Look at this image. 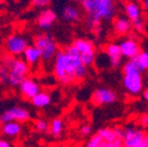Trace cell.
I'll use <instances>...</instances> for the list:
<instances>
[{
  "label": "cell",
  "instance_id": "obj_1",
  "mask_svg": "<svg viewBox=\"0 0 148 147\" xmlns=\"http://www.w3.org/2000/svg\"><path fill=\"white\" fill-rule=\"evenodd\" d=\"M81 65L80 53L72 43L63 51H58L53 59V73L61 83L71 84L76 81V71Z\"/></svg>",
  "mask_w": 148,
  "mask_h": 147
},
{
  "label": "cell",
  "instance_id": "obj_2",
  "mask_svg": "<svg viewBox=\"0 0 148 147\" xmlns=\"http://www.w3.org/2000/svg\"><path fill=\"white\" fill-rule=\"evenodd\" d=\"M82 8L86 14V25L90 30L100 26L101 21H110L115 14L114 0H84Z\"/></svg>",
  "mask_w": 148,
  "mask_h": 147
},
{
  "label": "cell",
  "instance_id": "obj_3",
  "mask_svg": "<svg viewBox=\"0 0 148 147\" xmlns=\"http://www.w3.org/2000/svg\"><path fill=\"white\" fill-rule=\"evenodd\" d=\"M3 64L6 65L9 69L8 84L10 87H20V84L28 77L30 66L24 59H16L10 55L4 58Z\"/></svg>",
  "mask_w": 148,
  "mask_h": 147
},
{
  "label": "cell",
  "instance_id": "obj_4",
  "mask_svg": "<svg viewBox=\"0 0 148 147\" xmlns=\"http://www.w3.org/2000/svg\"><path fill=\"white\" fill-rule=\"evenodd\" d=\"M123 83L127 92L131 95H139L143 90V77L142 72L135 66L131 59L123 65Z\"/></svg>",
  "mask_w": 148,
  "mask_h": 147
},
{
  "label": "cell",
  "instance_id": "obj_5",
  "mask_svg": "<svg viewBox=\"0 0 148 147\" xmlns=\"http://www.w3.org/2000/svg\"><path fill=\"white\" fill-rule=\"evenodd\" d=\"M34 44L41 52L42 61L49 62L58 53V44L51 34H38L34 38Z\"/></svg>",
  "mask_w": 148,
  "mask_h": 147
},
{
  "label": "cell",
  "instance_id": "obj_6",
  "mask_svg": "<svg viewBox=\"0 0 148 147\" xmlns=\"http://www.w3.org/2000/svg\"><path fill=\"white\" fill-rule=\"evenodd\" d=\"M28 40L26 37L20 34L9 35L5 40V49L12 56L23 55L25 49L28 47Z\"/></svg>",
  "mask_w": 148,
  "mask_h": 147
},
{
  "label": "cell",
  "instance_id": "obj_7",
  "mask_svg": "<svg viewBox=\"0 0 148 147\" xmlns=\"http://www.w3.org/2000/svg\"><path fill=\"white\" fill-rule=\"evenodd\" d=\"M31 114L29 110L23 108L21 106H14L12 108L5 110L2 114L0 115V120L3 124L9 122H26L30 120Z\"/></svg>",
  "mask_w": 148,
  "mask_h": 147
},
{
  "label": "cell",
  "instance_id": "obj_8",
  "mask_svg": "<svg viewBox=\"0 0 148 147\" xmlns=\"http://www.w3.org/2000/svg\"><path fill=\"white\" fill-rule=\"evenodd\" d=\"M117 100V95L110 89L107 87H100L97 89L92 95V103L96 106L112 104Z\"/></svg>",
  "mask_w": 148,
  "mask_h": 147
},
{
  "label": "cell",
  "instance_id": "obj_9",
  "mask_svg": "<svg viewBox=\"0 0 148 147\" xmlns=\"http://www.w3.org/2000/svg\"><path fill=\"white\" fill-rule=\"evenodd\" d=\"M146 134L142 130L137 128L125 129V137L123 139V146L125 147H139L142 144Z\"/></svg>",
  "mask_w": 148,
  "mask_h": 147
},
{
  "label": "cell",
  "instance_id": "obj_10",
  "mask_svg": "<svg viewBox=\"0 0 148 147\" xmlns=\"http://www.w3.org/2000/svg\"><path fill=\"white\" fill-rule=\"evenodd\" d=\"M56 20H57V14L53 9H42L37 16V26L40 30L46 31L53 27Z\"/></svg>",
  "mask_w": 148,
  "mask_h": 147
},
{
  "label": "cell",
  "instance_id": "obj_11",
  "mask_svg": "<svg viewBox=\"0 0 148 147\" xmlns=\"http://www.w3.org/2000/svg\"><path fill=\"white\" fill-rule=\"evenodd\" d=\"M20 93L21 95L26 98V99H32L33 97L36 96L38 93L41 92L40 85L37 83L36 80H34L33 78L27 77L23 82L20 84Z\"/></svg>",
  "mask_w": 148,
  "mask_h": 147
},
{
  "label": "cell",
  "instance_id": "obj_12",
  "mask_svg": "<svg viewBox=\"0 0 148 147\" xmlns=\"http://www.w3.org/2000/svg\"><path fill=\"white\" fill-rule=\"evenodd\" d=\"M105 53L109 59L111 67L117 68L121 64V58L123 57L121 53V48L120 45L117 43H108L104 47Z\"/></svg>",
  "mask_w": 148,
  "mask_h": 147
},
{
  "label": "cell",
  "instance_id": "obj_13",
  "mask_svg": "<svg viewBox=\"0 0 148 147\" xmlns=\"http://www.w3.org/2000/svg\"><path fill=\"white\" fill-rule=\"evenodd\" d=\"M123 56L129 59L135 58L139 53H140V47H139L138 42L133 38L125 39L119 43Z\"/></svg>",
  "mask_w": 148,
  "mask_h": 147
},
{
  "label": "cell",
  "instance_id": "obj_14",
  "mask_svg": "<svg viewBox=\"0 0 148 147\" xmlns=\"http://www.w3.org/2000/svg\"><path fill=\"white\" fill-rule=\"evenodd\" d=\"M24 60L28 63L29 66H34V65L38 64L40 60H42L41 57V52L35 44L33 45H28V47L25 49L23 54Z\"/></svg>",
  "mask_w": 148,
  "mask_h": 147
},
{
  "label": "cell",
  "instance_id": "obj_15",
  "mask_svg": "<svg viewBox=\"0 0 148 147\" xmlns=\"http://www.w3.org/2000/svg\"><path fill=\"white\" fill-rule=\"evenodd\" d=\"M133 28L132 21L127 18H116L113 22V30L117 35H125Z\"/></svg>",
  "mask_w": 148,
  "mask_h": 147
},
{
  "label": "cell",
  "instance_id": "obj_16",
  "mask_svg": "<svg viewBox=\"0 0 148 147\" xmlns=\"http://www.w3.org/2000/svg\"><path fill=\"white\" fill-rule=\"evenodd\" d=\"M62 18L68 23H76L80 20V12L74 5H66L62 9Z\"/></svg>",
  "mask_w": 148,
  "mask_h": 147
},
{
  "label": "cell",
  "instance_id": "obj_17",
  "mask_svg": "<svg viewBox=\"0 0 148 147\" xmlns=\"http://www.w3.org/2000/svg\"><path fill=\"white\" fill-rule=\"evenodd\" d=\"M31 103L36 108H44L51 103V97L49 93L40 92L31 99Z\"/></svg>",
  "mask_w": 148,
  "mask_h": 147
},
{
  "label": "cell",
  "instance_id": "obj_18",
  "mask_svg": "<svg viewBox=\"0 0 148 147\" xmlns=\"http://www.w3.org/2000/svg\"><path fill=\"white\" fill-rule=\"evenodd\" d=\"M1 132L7 137H16L22 132V126L18 122H9L3 124Z\"/></svg>",
  "mask_w": 148,
  "mask_h": 147
},
{
  "label": "cell",
  "instance_id": "obj_19",
  "mask_svg": "<svg viewBox=\"0 0 148 147\" xmlns=\"http://www.w3.org/2000/svg\"><path fill=\"white\" fill-rule=\"evenodd\" d=\"M125 12L127 19H130L131 21H135V20L141 19V8L135 2L129 1V2L125 3Z\"/></svg>",
  "mask_w": 148,
  "mask_h": 147
},
{
  "label": "cell",
  "instance_id": "obj_20",
  "mask_svg": "<svg viewBox=\"0 0 148 147\" xmlns=\"http://www.w3.org/2000/svg\"><path fill=\"white\" fill-rule=\"evenodd\" d=\"M73 44L76 46V48L79 51L80 54H86L90 53V52H96L95 51V45L90 40L84 38H77L73 41Z\"/></svg>",
  "mask_w": 148,
  "mask_h": 147
},
{
  "label": "cell",
  "instance_id": "obj_21",
  "mask_svg": "<svg viewBox=\"0 0 148 147\" xmlns=\"http://www.w3.org/2000/svg\"><path fill=\"white\" fill-rule=\"evenodd\" d=\"M134 62L135 66L143 73L148 70V52H140L135 58L131 59Z\"/></svg>",
  "mask_w": 148,
  "mask_h": 147
},
{
  "label": "cell",
  "instance_id": "obj_22",
  "mask_svg": "<svg viewBox=\"0 0 148 147\" xmlns=\"http://www.w3.org/2000/svg\"><path fill=\"white\" fill-rule=\"evenodd\" d=\"M63 129H64V124H63L62 120L60 118H55L49 124V134L55 138H60L61 135L63 133Z\"/></svg>",
  "mask_w": 148,
  "mask_h": 147
},
{
  "label": "cell",
  "instance_id": "obj_23",
  "mask_svg": "<svg viewBox=\"0 0 148 147\" xmlns=\"http://www.w3.org/2000/svg\"><path fill=\"white\" fill-rule=\"evenodd\" d=\"M98 134L101 136L103 140L106 141L107 143L114 142L115 140H117L115 135V131L112 128H102L98 131Z\"/></svg>",
  "mask_w": 148,
  "mask_h": 147
},
{
  "label": "cell",
  "instance_id": "obj_24",
  "mask_svg": "<svg viewBox=\"0 0 148 147\" xmlns=\"http://www.w3.org/2000/svg\"><path fill=\"white\" fill-rule=\"evenodd\" d=\"M107 144L108 143L103 140V138L97 133L90 137L88 142L86 143V147H107Z\"/></svg>",
  "mask_w": 148,
  "mask_h": 147
},
{
  "label": "cell",
  "instance_id": "obj_25",
  "mask_svg": "<svg viewBox=\"0 0 148 147\" xmlns=\"http://www.w3.org/2000/svg\"><path fill=\"white\" fill-rule=\"evenodd\" d=\"M80 59H81V63H82L84 66H86V67L92 66L96 60V52L80 54Z\"/></svg>",
  "mask_w": 148,
  "mask_h": 147
},
{
  "label": "cell",
  "instance_id": "obj_26",
  "mask_svg": "<svg viewBox=\"0 0 148 147\" xmlns=\"http://www.w3.org/2000/svg\"><path fill=\"white\" fill-rule=\"evenodd\" d=\"M34 126L35 130L37 132H39V133H46L49 130V124L45 120H42V118L37 120L34 124Z\"/></svg>",
  "mask_w": 148,
  "mask_h": 147
},
{
  "label": "cell",
  "instance_id": "obj_27",
  "mask_svg": "<svg viewBox=\"0 0 148 147\" xmlns=\"http://www.w3.org/2000/svg\"><path fill=\"white\" fill-rule=\"evenodd\" d=\"M9 69L5 64L0 66V83L1 84H8Z\"/></svg>",
  "mask_w": 148,
  "mask_h": 147
},
{
  "label": "cell",
  "instance_id": "obj_28",
  "mask_svg": "<svg viewBox=\"0 0 148 147\" xmlns=\"http://www.w3.org/2000/svg\"><path fill=\"white\" fill-rule=\"evenodd\" d=\"M132 24H133V28H134L137 32L142 33L144 31V23L141 19H138V20L132 21Z\"/></svg>",
  "mask_w": 148,
  "mask_h": 147
},
{
  "label": "cell",
  "instance_id": "obj_29",
  "mask_svg": "<svg viewBox=\"0 0 148 147\" xmlns=\"http://www.w3.org/2000/svg\"><path fill=\"white\" fill-rule=\"evenodd\" d=\"M51 2V0H32V3L34 6L36 7H46L49 3Z\"/></svg>",
  "mask_w": 148,
  "mask_h": 147
},
{
  "label": "cell",
  "instance_id": "obj_30",
  "mask_svg": "<svg viewBox=\"0 0 148 147\" xmlns=\"http://www.w3.org/2000/svg\"><path fill=\"white\" fill-rule=\"evenodd\" d=\"M92 133V126L90 124H84V126H81L80 129V135L83 136V137H86L90 134Z\"/></svg>",
  "mask_w": 148,
  "mask_h": 147
},
{
  "label": "cell",
  "instance_id": "obj_31",
  "mask_svg": "<svg viewBox=\"0 0 148 147\" xmlns=\"http://www.w3.org/2000/svg\"><path fill=\"white\" fill-rule=\"evenodd\" d=\"M114 131H115L116 138H117L118 140H123V137H125V129L116 126V128H114Z\"/></svg>",
  "mask_w": 148,
  "mask_h": 147
},
{
  "label": "cell",
  "instance_id": "obj_32",
  "mask_svg": "<svg viewBox=\"0 0 148 147\" xmlns=\"http://www.w3.org/2000/svg\"><path fill=\"white\" fill-rule=\"evenodd\" d=\"M140 124L145 129H148V112H146L140 117Z\"/></svg>",
  "mask_w": 148,
  "mask_h": 147
},
{
  "label": "cell",
  "instance_id": "obj_33",
  "mask_svg": "<svg viewBox=\"0 0 148 147\" xmlns=\"http://www.w3.org/2000/svg\"><path fill=\"white\" fill-rule=\"evenodd\" d=\"M123 140H115L114 142H111L107 144V147H123Z\"/></svg>",
  "mask_w": 148,
  "mask_h": 147
},
{
  "label": "cell",
  "instance_id": "obj_34",
  "mask_svg": "<svg viewBox=\"0 0 148 147\" xmlns=\"http://www.w3.org/2000/svg\"><path fill=\"white\" fill-rule=\"evenodd\" d=\"M0 147H12L10 143L4 139H0Z\"/></svg>",
  "mask_w": 148,
  "mask_h": 147
},
{
  "label": "cell",
  "instance_id": "obj_35",
  "mask_svg": "<svg viewBox=\"0 0 148 147\" xmlns=\"http://www.w3.org/2000/svg\"><path fill=\"white\" fill-rule=\"evenodd\" d=\"M139 147H148V135L145 136V138H144L143 142H142V144L140 145Z\"/></svg>",
  "mask_w": 148,
  "mask_h": 147
},
{
  "label": "cell",
  "instance_id": "obj_36",
  "mask_svg": "<svg viewBox=\"0 0 148 147\" xmlns=\"http://www.w3.org/2000/svg\"><path fill=\"white\" fill-rule=\"evenodd\" d=\"M142 7L144 10L148 12V0H142Z\"/></svg>",
  "mask_w": 148,
  "mask_h": 147
},
{
  "label": "cell",
  "instance_id": "obj_37",
  "mask_svg": "<svg viewBox=\"0 0 148 147\" xmlns=\"http://www.w3.org/2000/svg\"><path fill=\"white\" fill-rule=\"evenodd\" d=\"M143 97H144V99H145V101L148 103V87L143 92Z\"/></svg>",
  "mask_w": 148,
  "mask_h": 147
},
{
  "label": "cell",
  "instance_id": "obj_38",
  "mask_svg": "<svg viewBox=\"0 0 148 147\" xmlns=\"http://www.w3.org/2000/svg\"><path fill=\"white\" fill-rule=\"evenodd\" d=\"M2 126H3V122H1V120H0V131H1V129H2Z\"/></svg>",
  "mask_w": 148,
  "mask_h": 147
},
{
  "label": "cell",
  "instance_id": "obj_39",
  "mask_svg": "<svg viewBox=\"0 0 148 147\" xmlns=\"http://www.w3.org/2000/svg\"><path fill=\"white\" fill-rule=\"evenodd\" d=\"M76 1H77V2H80V3H82L83 1H84V0H76Z\"/></svg>",
  "mask_w": 148,
  "mask_h": 147
},
{
  "label": "cell",
  "instance_id": "obj_40",
  "mask_svg": "<svg viewBox=\"0 0 148 147\" xmlns=\"http://www.w3.org/2000/svg\"><path fill=\"white\" fill-rule=\"evenodd\" d=\"M3 1H4V0H0V2H3Z\"/></svg>",
  "mask_w": 148,
  "mask_h": 147
},
{
  "label": "cell",
  "instance_id": "obj_41",
  "mask_svg": "<svg viewBox=\"0 0 148 147\" xmlns=\"http://www.w3.org/2000/svg\"><path fill=\"white\" fill-rule=\"evenodd\" d=\"M146 79H147V83H148V76H147V78H146Z\"/></svg>",
  "mask_w": 148,
  "mask_h": 147
},
{
  "label": "cell",
  "instance_id": "obj_42",
  "mask_svg": "<svg viewBox=\"0 0 148 147\" xmlns=\"http://www.w3.org/2000/svg\"><path fill=\"white\" fill-rule=\"evenodd\" d=\"M123 147H125V146H123Z\"/></svg>",
  "mask_w": 148,
  "mask_h": 147
}]
</instances>
